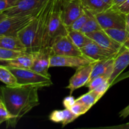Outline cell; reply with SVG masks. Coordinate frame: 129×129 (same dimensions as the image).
<instances>
[{"mask_svg":"<svg viewBox=\"0 0 129 129\" xmlns=\"http://www.w3.org/2000/svg\"><path fill=\"white\" fill-rule=\"evenodd\" d=\"M95 62L96 61L84 55L78 56H63L53 54L50 57V68L70 67L78 68Z\"/></svg>","mask_w":129,"mask_h":129,"instance_id":"cell-10","label":"cell"},{"mask_svg":"<svg viewBox=\"0 0 129 129\" xmlns=\"http://www.w3.org/2000/svg\"><path fill=\"white\" fill-rule=\"evenodd\" d=\"M36 15H15L8 16L0 23V36L17 37V34L30 23Z\"/></svg>","mask_w":129,"mask_h":129,"instance_id":"cell-6","label":"cell"},{"mask_svg":"<svg viewBox=\"0 0 129 129\" xmlns=\"http://www.w3.org/2000/svg\"><path fill=\"white\" fill-rule=\"evenodd\" d=\"M1 105H2V102H1V98H0V107H1Z\"/></svg>","mask_w":129,"mask_h":129,"instance_id":"cell-42","label":"cell"},{"mask_svg":"<svg viewBox=\"0 0 129 129\" xmlns=\"http://www.w3.org/2000/svg\"><path fill=\"white\" fill-rule=\"evenodd\" d=\"M120 117L122 118H125L129 115V105L127 107H126L124 109L122 110L120 112Z\"/></svg>","mask_w":129,"mask_h":129,"instance_id":"cell-37","label":"cell"},{"mask_svg":"<svg viewBox=\"0 0 129 129\" xmlns=\"http://www.w3.org/2000/svg\"><path fill=\"white\" fill-rule=\"evenodd\" d=\"M32 54L33 62L30 69L45 76L51 77L49 73L50 57L54 54L51 47L45 48Z\"/></svg>","mask_w":129,"mask_h":129,"instance_id":"cell-11","label":"cell"},{"mask_svg":"<svg viewBox=\"0 0 129 129\" xmlns=\"http://www.w3.org/2000/svg\"><path fill=\"white\" fill-rule=\"evenodd\" d=\"M80 49L83 55L93 59L95 61L115 57L117 54H118L113 50H108L100 46L94 41Z\"/></svg>","mask_w":129,"mask_h":129,"instance_id":"cell-14","label":"cell"},{"mask_svg":"<svg viewBox=\"0 0 129 129\" xmlns=\"http://www.w3.org/2000/svg\"><path fill=\"white\" fill-rule=\"evenodd\" d=\"M51 49L53 54L63 56H78L83 55L81 50L78 48L68 35L59 37L55 40Z\"/></svg>","mask_w":129,"mask_h":129,"instance_id":"cell-9","label":"cell"},{"mask_svg":"<svg viewBox=\"0 0 129 129\" xmlns=\"http://www.w3.org/2000/svg\"><path fill=\"white\" fill-rule=\"evenodd\" d=\"M127 74H129V72H128V73H127Z\"/></svg>","mask_w":129,"mask_h":129,"instance_id":"cell-43","label":"cell"},{"mask_svg":"<svg viewBox=\"0 0 129 129\" xmlns=\"http://www.w3.org/2000/svg\"><path fill=\"white\" fill-rule=\"evenodd\" d=\"M64 119L63 110H54L52 112L49 116V120L56 123H62Z\"/></svg>","mask_w":129,"mask_h":129,"instance_id":"cell-31","label":"cell"},{"mask_svg":"<svg viewBox=\"0 0 129 129\" xmlns=\"http://www.w3.org/2000/svg\"><path fill=\"white\" fill-rule=\"evenodd\" d=\"M103 30L108 28L126 29V15L115 7L110 8L103 12L94 15Z\"/></svg>","mask_w":129,"mask_h":129,"instance_id":"cell-5","label":"cell"},{"mask_svg":"<svg viewBox=\"0 0 129 129\" xmlns=\"http://www.w3.org/2000/svg\"><path fill=\"white\" fill-rule=\"evenodd\" d=\"M95 62L77 68L74 74L69 79V84L66 86L67 89L70 90V94L77 89L88 84L89 81L93 66Z\"/></svg>","mask_w":129,"mask_h":129,"instance_id":"cell-12","label":"cell"},{"mask_svg":"<svg viewBox=\"0 0 129 129\" xmlns=\"http://www.w3.org/2000/svg\"><path fill=\"white\" fill-rule=\"evenodd\" d=\"M40 88L31 85L1 87L0 98L10 115L8 125L15 127L24 115L40 104L38 94Z\"/></svg>","mask_w":129,"mask_h":129,"instance_id":"cell-1","label":"cell"},{"mask_svg":"<svg viewBox=\"0 0 129 129\" xmlns=\"http://www.w3.org/2000/svg\"><path fill=\"white\" fill-rule=\"evenodd\" d=\"M63 113H64V119L62 122V127H65L68 124L73 122V121H74L79 117L76 115L74 114L70 109H68V108H65L63 110Z\"/></svg>","mask_w":129,"mask_h":129,"instance_id":"cell-28","label":"cell"},{"mask_svg":"<svg viewBox=\"0 0 129 129\" xmlns=\"http://www.w3.org/2000/svg\"><path fill=\"white\" fill-rule=\"evenodd\" d=\"M25 52H26L0 47V61L4 62L15 59L20 55L24 54Z\"/></svg>","mask_w":129,"mask_h":129,"instance_id":"cell-25","label":"cell"},{"mask_svg":"<svg viewBox=\"0 0 129 129\" xmlns=\"http://www.w3.org/2000/svg\"><path fill=\"white\" fill-rule=\"evenodd\" d=\"M49 0H18L16 5L5 11L8 16L37 15Z\"/></svg>","mask_w":129,"mask_h":129,"instance_id":"cell-8","label":"cell"},{"mask_svg":"<svg viewBox=\"0 0 129 129\" xmlns=\"http://www.w3.org/2000/svg\"><path fill=\"white\" fill-rule=\"evenodd\" d=\"M102 27L100 25L94 15L89 13V17L86 22L83 26L80 31L84 34H88L89 33L94 32L95 31L102 30Z\"/></svg>","mask_w":129,"mask_h":129,"instance_id":"cell-24","label":"cell"},{"mask_svg":"<svg viewBox=\"0 0 129 129\" xmlns=\"http://www.w3.org/2000/svg\"><path fill=\"white\" fill-rule=\"evenodd\" d=\"M84 10L93 15L106 11L112 6L105 3L103 0H80Z\"/></svg>","mask_w":129,"mask_h":129,"instance_id":"cell-17","label":"cell"},{"mask_svg":"<svg viewBox=\"0 0 129 129\" xmlns=\"http://www.w3.org/2000/svg\"><path fill=\"white\" fill-rule=\"evenodd\" d=\"M85 11V10H84ZM89 17V13L84 11V13L76 19L70 26L67 27L68 31H80Z\"/></svg>","mask_w":129,"mask_h":129,"instance_id":"cell-26","label":"cell"},{"mask_svg":"<svg viewBox=\"0 0 129 129\" xmlns=\"http://www.w3.org/2000/svg\"><path fill=\"white\" fill-rule=\"evenodd\" d=\"M18 0H0V12H3L16 5Z\"/></svg>","mask_w":129,"mask_h":129,"instance_id":"cell-32","label":"cell"},{"mask_svg":"<svg viewBox=\"0 0 129 129\" xmlns=\"http://www.w3.org/2000/svg\"><path fill=\"white\" fill-rule=\"evenodd\" d=\"M100 99V98L93 91H89L87 93L76 99V102L82 103L90 109Z\"/></svg>","mask_w":129,"mask_h":129,"instance_id":"cell-23","label":"cell"},{"mask_svg":"<svg viewBox=\"0 0 129 129\" xmlns=\"http://www.w3.org/2000/svg\"><path fill=\"white\" fill-rule=\"evenodd\" d=\"M76 103V99L72 96H68L64 98L63 100V105L64 108L70 109L72 106Z\"/></svg>","mask_w":129,"mask_h":129,"instance_id":"cell-34","label":"cell"},{"mask_svg":"<svg viewBox=\"0 0 129 129\" xmlns=\"http://www.w3.org/2000/svg\"><path fill=\"white\" fill-rule=\"evenodd\" d=\"M8 68L16 77L18 85L37 86L41 88L50 86L52 84L51 77L39 74L30 68H19L10 66H8Z\"/></svg>","mask_w":129,"mask_h":129,"instance_id":"cell-3","label":"cell"},{"mask_svg":"<svg viewBox=\"0 0 129 129\" xmlns=\"http://www.w3.org/2000/svg\"><path fill=\"white\" fill-rule=\"evenodd\" d=\"M126 0H113V6L114 7H117L119 5H120L121 4L123 3V2H125Z\"/></svg>","mask_w":129,"mask_h":129,"instance_id":"cell-38","label":"cell"},{"mask_svg":"<svg viewBox=\"0 0 129 129\" xmlns=\"http://www.w3.org/2000/svg\"><path fill=\"white\" fill-rule=\"evenodd\" d=\"M126 30L129 34V13L126 15Z\"/></svg>","mask_w":129,"mask_h":129,"instance_id":"cell-40","label":"cell"},{"mask_svg":"<svg viewBox=\"0 0 129 129\" xmlns=\"http://www.w3.org/2000/svg\"><path fill=\"white\" fill-rule=\"evenodd\" d=\"M54 2V0H49L34 20L18 33L17 37L25 47L27 52H35L49 47L47 25Z\"/></svg>","mask_w":129,"mask_h":129,"instance_id":"cell-2","label":"cell"},{"mask_svg":"<svg viewBox=\"0 0 129 129\" xmlns=\"http://www.w3.org/2000/svg\"><path fill=\"white\" fill-rule=\"evenodd\" d=\"M111 74H105L103 75L100 76L96 77V78H94L92 80H91L88 84L86 85V86L88 87L89 88V91H92L93 89H95L96 87L100 85L104 82L108 81L110 77Z\"/></svg>","mask_w":129,"mask_h":129,"instance_id":"cell-27","label":"cell"},{"mask_svg":"<svg viewBox=\"0 0 129 129\" xmlns=\"http://www.w3.org/2000/svg\"><path fill=\"white\" fill-rule=\"evenodd\" d=\"M5 66L19 68H30L33 62L32 53L25 52L15 59L3 62Z\"/></svg>","mask_w":129,"mask_h":129,"instance_id":"cell-18","label":"cell"},{"mask_svg":"<svg viewBox=\"0 0 129 129\" xmlns=\"http://www.w3.org/2000/svg\"><path fill=\"white\" fill-rule=\"evenodd\" d=\"M114 58L115 57H113L96 62L93 66L89 81L100 76L105 74H112Z\"/></svg>","mask_w":129,"mask_h":129,"instance_id":"cell-16","label":"cell"},{"mask_svg":"<svg viewBox=\"0 0 129 129\" xmlns=\"http://www.w3.org/2000/svg\"><path fill=\"white\" fill-rule=\"evenodd\" d=\"M70 110L74 114L76 115L78 117H79V116L85 114L89 110V108L86 107L85 105H83L82 103L76 102V103L72 106Z\"/></svg>","mask_w":129,"mask_h":129,"instance_id":"cell-29","label":"cell"},{"mask_svg":"<svg viewBox=\"0 0 129 129\" xmlns=\"http://www.w3.org/2000/svg\"><path fill=\"white\" fill-rule=\"evenodd\" d=\"M10 119V115L6 109L5 107L4 106L3 103L0 107V124L3 123L4 122H7L8 120Z\"/></svg>","mask_w":129,"mask_h":129,"instance_id":"cell-33","label":"cell"},{"mask_svg":"<svg viewBox=\"0 0 129 129\" xmlns=\"http://www.w3.org/2000/svg\"><path fill=\"white\" fill-rule=\"evenodd\" d=\"M110 86L111 84H110L108 81H107L104 82V83H103L102 84H101L100 85L98 86V87H96L95 89H93V90L92 91L101 98L103 96V94L107 92V91L108 90V88Z\"/></svg>","mask_w":129,"mask_h":129,"instance_id":"cell-30","label":"cell"},{"mask_svg":"<svg viewBox=\"0 0 129 129\" xmlns=\"http://www.w3.org/2000/svg\"><path fill=\"white\" fill-rule=\"evenodd\" d=\"M105 3H106L108 5H110V6H113V0H103Z\"/></svg>","mask_w":129,"mask_h":129,"instance_id":"cell-41","label":"cell"},{"mask_svg":"<svg viewBox=\"0 0 129 129\" xmlns=\"http://www.w3.org/2000/svg\"><path fill=\"white\" fill-rule=\"evenodd\" d=\"M0 81L9 86L18 85L16 77L5 65H0Z\"/></svg>","mask_w":129,"mask_h":129,"instance_id":"cell-22","label":"cell"},{"mask_svg":"<svg viewBox=\"0 0 129 129\" xmlns=\"http://www.w3.org/2000/svg\"><path fill=\"white\" fill-rule=\"evenodd\" d=\"M104 30L115 41L129 49V34L126 29L108 28Z\"/></svg>","mask_w":129,"mask_h":129,"instance_id":"cell-19","label":"cell"},{"mask_svg":"<svg viewBox=\"0 0 129 129\" xmlns=\"http://www.w3.org/2000/svg\"><path fill=\"white\" fill-rule=\"evenodd\" d=\"M115 8L122 13L125 14V15H127V14L129 13V0H126L125 2H123L120 5Z\"/></svg>","mask_w":129,"mask_h":129,"instance_id":"cell-35","label":"cell"},{"mask_svg":"<svg viewBox=\"0 0 129 129\" xmlns=\"http://www.w3.org/2000/svg\"><path fill=\"white\" fill-rule=\"evenodd\" d=\"M7 17L8 16L6 15V14L5 13V11H3V12H0V23Z\"/></svg>","mask_w":129,"mask_h":129,"instance_id":"cell-39","label":"cell"},{"mask_svg":"<svg viewBox=\"0 0 129 129\" xmlns=\"http://www.w3.org/2000/svg\"><path fill=\"white\" fill-rule=\"evenodd\" d=\"M129 66V49L125 48L117 54L114 58L113 70L108 82L111 86L114 84L116 79L122 72Z\"/></svg>","mask_w":129,"mask_h":129,"instance_id":"cell-15","label":"cell"},{"mask_svg":"<svg viewBox=\"0 0 129 129\" xmlns=\"http://www.w3.org/2000/svg\"><path fill=\"white\" fill-rule=\"evenodd\" d=\"M86 35L98 45L108 50L119 53L125 49L124 47L112 39L103 29L89 33Z\"/></svg>","mask_w":129,"mask_h":129,"instance_id":"cell-13","label":"cell"},{"mask_svg":"<svg viewBox=\"0 0 129 129\" xmlns=\"http://www.w3.org/2000/svg\"><path fill=\"white\" fill-rule=\"evenodd\" d=\"M66 26L62 21L60 13V0H54L51 15L47 25V44L50 47L59 37L68 35Z\"/></svg>","mask_w":129,"mask_h":129,"instance_id":"cell-4","label":"cell"},{"mask_svg":"<svg viewBox=\"0 0 129 129\" xmlns=\"http://www.w3.org/2000/svg\"><path fill=\"white\" fill-rule=\"evenodd\" d=\"M80 0H60V13L66 28L84 13Z\"/></svg>","mask_w":129,"mask_h":129,"instance_id":"cell-7","label":"cell"},{"mask_svg":"<svg viewBox=\"0 0 129 129\" xmlns=\"http://www.w3.org/2000/svg\"><path fill=\"white\" fill-rule=\"evenodd\" d=\"M96 129H129V122L125 124L118 125L108 126V127H101L93 128Z\"/></svg>","mask_w":129,"mask_h":129,"instance_id":"cell-36","label":"cell"},{"mask_svg":"<svg viewBox=\"0 0 129 129\" xmlns=\"http://www.w3.org/2000/svg\"><path fill=\"white\" fill-rule=\"evenodd\" d=\"M68 35L71 38L74 44L79 49L84 47L91 42H93L91 39L81 31H69Z\"/></svg>","mask_w":129,"mask_h":129,"instance_id":"cell-21","label":"cell"},{"mask_svg":"<svg viewBox=\"0 0 129 129\" xmlns=\"http://www.w3.org/2000/svg\"><path fill=\"white\" fill-rule=\"evenodd\" d=\"M0 47L26 51V48L17 37L0 36Z\"/></svg>","mask_w":129,"mask_h":129,"instance_id":"cell-20","label":"cell"}]
</instances>
